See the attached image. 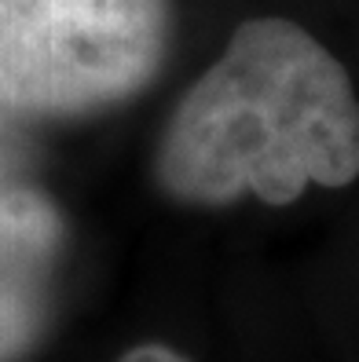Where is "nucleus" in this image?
<instances>
[{
  "label": "nucleus",
  "instance_id": "3",
  "mask_svg": "<svg viewBox=\"0 0 359 362\" xmlns=\"http://www.w3.org/2000/svg\"><path fill=\"white\" fill-rule=\"evenodd\" d=\"M59 212L30 187H0V264L26 267L59 245Z\"/></svg>",
  "mask_w": 359,
  "mask_h": 362
},
{
  "label": "nucleus",
  "instance_id": "2",
  "mask_svg": "<svg viewBox=\"0 0 359 362\" xmlns=\"http://www.w3.org/2000/svg\"><path fill=\"white\" fill-rule=\"evenodd\" d=\"M169 23V0H0V110L74 117L139 95Z\"/></svg>",
  "mask_w": 359,
  "mask_h": 362
},
{
  "label": "nucleus",
  "instance_id": "5",
  "mask_svg": "<svg viewBox=\"0 0 359 362\" xmlns=\"http://www.w3.org/2000/svg\"><path fill=\"white\" fill-rule=\"evenodd\" d=\"M118 362H187V358L173 348H165V344H139L129 355H121Z\"/></svg>",
  "mask_w": 359,
  "mask_h": 362
},
{
  "label": "nucleus",
  "instance_id": "1",
  "mask_svg": "<svg viewBox=\"0 0 359 362\" xmlns=\"http://www.w3.org/2000/svg\"><path fill=\"white\" fill-rule=\"evenodd\" d=\"M359 176V99L319 40L290 18H249L169 117L158 183L183 205L242 194L290 205Z\"/></svg>",
  "mask_w": 359,
  "mask_h": 362
},
{
  "label": "nucleus",
  "instance_id": "4",
  "mask_svg": "<svg viewBox=\"0 0 359 362\" xmlns=\"http://www.w3.org/2000/svg\"><path fill=\"white\" fill-rule=\"evenodd\" d=\"M37 318H40V311H37L33 293L11 282L8 274H0V362L15 358L30 344L37 333Z\"/></svg>",
  "mask_w": 359,
  "mask_h": 362
}]
</instances>
